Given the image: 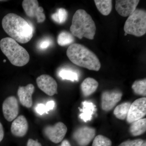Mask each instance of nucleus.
Returning a JSON list of instances; mask_svg holds the SVG:
<instances>
[{
  "instance_id": "f257e3e1",
  "label": "nucleus",
  "mask_w": 146,
  "mask_h": 146,
  "mask_svg": "<svg viewBox=\"0 0 146 146\" xmlns=\"http://www.w3.org/2000/svg\"><path fill=\"white\" fill-rule=\"evenodd\" d=\"M2 25L4 31L11 38L21 44L29 42L33 35V29L25 19L15 13L7 14Z\"/></svg>"
},
{
  "instance_id": "f03ea898",
  "label": "nucleus",
  "mask_w": 146,
  "mask_h": 146,
  "mask_svg": "<svg viewBox=\"0 0 146 146\" xmlns=\"http://www.w3.org/2000/svg\"><path fill=\"white\" fill-rule=\"evenodd\" d=\"M67 55L72 63L90 70L98 71L101 67L97 56L80 44L70 45L67 50Z\"/></svg>"
},
{
  "instance_id": "7ed1b4c3",
  "label": "nucleus",
  "mask_w": 146,
  "mask_h": 146,
  "mask_svg": "<svg viewBox=\"0 0 146 146\" xmlns=\"http://www.w3.org/2000/svg\"><path fill=\"white\" fill-rule=\"evenodd\" d=\"M70 30L73 36L93 40L96 34V24L92 17L84 9L77 10L73 16Z\"/></svg>"
},
{
  "instance_id": "20e7f679",
  "label": "nucleus",
  "mask_w": 146,
  "mask_h": 146,
  "mask_svg": "<svg viewBox=\"0 0 146 146\" xmlns=\"http://www.w3.org/2000/svg\"><path fill=\"white\" fill-rule=\"evenodd\" d=\"M0 48L12 65L18 67L29 63L30 56L26 50L11 37H5L0 41Z\"/></svg>"
},
{
  "instance_id": "39448f33",
  "label": "nucleus",
  "mask_w": 146,
  "mask_h": 146,
  "mask_svg": "<svg viewBox=\"0 0 146 146\" xmlns=\"http://www.w3.org/2000/svg\"><path fill=\"white\" fill-rule=\"evenodd\" d=\"M125 36L127 34L141 36L146 33V12L137 9L128 16L124 27Z\"/></svg>"
},
{
  "instance_id": "423d86ee",
  "label": "nucleus",
  "mask_w": 146,
  "mask_h": 146,
  "mask_svg": "<svg viewBox=\"0 0 146 146\" xmlns=\"http://www.w3.org/2000/svg\"><path fill=\"white\" fill-rule=\"evenodd\" d=\"M146 114V98L145 97L136 100L131 104L127 117L129 123L142 119Z\"/></svg>"
},
{
  "instance_id": "0eeeda50",
  "label": "nucleus",
  "mask_w": 146,
  "mask_h": 146,
  "mask_svg": "<svg viewBox=\"0 0 146 146\" xmlns=\"http://www.w3.org/2000/svg\"><path fill=\"white\" fill-rule=\"evenodd\" d=\"M22 6L27 16L31 18H35L38 23H43L46 19L44 13V9L39 6V3L36 0H24Z\"/></svg>"
},
{
  "instance_id": "6e6552de",
  "label": "nucleus",
  "mask_w": 146,
  "mask_h": 146,
  "mask_svg": "<svg viewBox=\"0 0 146 146\" xmlns=\"http://www.w3.org/2000/svg\"><path fill=\"white\" fill-rule=\"evenodd\" d=\"M67 127L63 123L59 122L54 126H48L44 129L45 135L54 143L57 144L63 141L67 133Z\"/></svg>"
},
{
  "instance_id": "1a4fd4ad",
  "label": "nucleus",
  "mask_w": 146,
  "mask_h": 146,
  "mask_svg": "<svg viewBox=\"0 0 146 146\" xmlns=\"http://www.w3.org/2000/svg\"><path fill=\"white\" fill-rule=\"evenodd\" d=\"M96 133V130L94 128L82 126L74 131L73 138L79 146H87L94 139Z\"/></svg>"
},
{
  "instance_id": "9d476101",
  "label": "nucleus",
  "mask_w": 146,
  "mask_h": 146,
  "mask_svg": "<svg viewBox=\"0 0 146 146\" xmlns=\"http://www.w3.org/2000/svg\"><path fill=\"white\" fill-rule=\"evenodd\" d=\"M3 112L4 117L9 122H11L17 118L19 113V105L16 97L7 98L3 104Z\"/></svg>"
},
{
  "instance_id": "9b49d317",
  "label": "nucleus",
  "mask_w": 146,
  "mask_h": 146,
  "mask_svg": "<svg viewBox=\"0 0 146 146\" xmlns=\"http://www.w3.org/2000/svg\"><path fill=\"white\" fill-rule=\"evenodd\" d=\"M122 93L118 91H105L101 96V106L103 110L108 112L112 109L121 99Z\"/></svg>"
},
{
  "instance_id": "f8f14e48",
  "label": "nucleus",
  "mask_w": 146,
  "mask_h": 146,
  "mask_svg": "<svg viewBox=\"0 0 146 146\" xmlns=\"http://www.w3.org/2000/svg\"><path fill=\"white\" fill-rule=\"evenodd\" d=\"M36 82L39 89L47 95L53 96L57 94V82L51 76L42 75L36 78Z\"/></svg>"
},
{
  "instance_id": "ddd939ff",
  "label": "nucleus",
  "mask_w": 146,
  "mask_h": 146,
  "mask_svg": "<svg viewBox=\"0 0 146 146\" xmlns=\"http://www.w3.org/2000/svg\"><path fill=\"white\" fill-rule=\"evenodd\" d=\"M139 2L138 0H117L115 9L121 16L127 17L136 10Z\"/></svg>"
},
{
  "instance_id": "4468645a",
  "label": "nucleus",
  "mask_w": 146,
  "mask_h": 146,
  "mask_svg": "<svg viewBox=\"0 0 146 146\" xmlns=\"http://www.w3.org/2000/svg\"><path fill=\"white\" fill-rule=\"evenodd\" d=\"M34 90V85L31 84L25 86H19L18 95L22 105L27 108L31 107L33 104L32 95Z\"/></svg>"
},
{
  "instance_id": "2eb2a0df",
  "label": "nucleus",
  "mask_w": 146,
  "mask_h": 146,
  "mask_svg": "<svg viewBox=\"0 0 146 146\" xmlns=\"http://www.w3.org/2000/svg\"><path fill=\"white\" fill-rule=\"evenodd\" d=\"M28 129V124L26 118L23 115L16 118L11 124V130L14 136L22 137L27 134Z\"/></svg>"
},
{
  "instance_id": "dca6fc26",
  "label": "nucleus",
  "mask_w": 146,
  "mask_h": 146,
  "mask_svg": "<svg viewBox=\"0 0 146 146\" xmlns=\"http://www.w3.org/2000/svg\"><path fill=\"white\" fill-rule=\"evenodd\" d=\"M82 104V108H79L80 111L82 112L79 117L84 121L86 122L92 119V115L96 110V106L93 103L86 101L83 102Z\"/></svg>"
},
{
  "instance_id": "f3484780",
  "label": "nucleus",
  "mask_w": 146,
  "mask_h": 146,
  "mask_svg": "<svg viewBox=\"0 0 146 146\" xmlns=\"http://www.w3.org/2000/svg\"><path fill=\"white\" fill-rule=\"evenodd\" d=\"M98 85V82L96 80L91 78H87L81 84L82 94L85 97L91 96L96 91Z\"/></svg>"
},
{
  "instance_id": "a211bd4d",
  "label": "nucleus",
  "mask_w": 146,
  "mask_h": 146,
  "mask_svg": "<svg viewBox=\"0 0 146 146\" xmlns=\"http://www.w3.org/2000/svg\"><path fill=\"white\" fill-rule=\"evenodd\" d=\"M129 131L130 134L133 136L142 135L146 130V119H141L131 123Z\"/></svg>"
},
{
  "instance_id": "6ab92c4d",
  "label": "nucleus",
  "mask_w": 146,
  "mask_h": 146,
  "mask_svg": "<svg viewBox=\"0 0 146 146\" xmlns=\"http://www.w3.org/2000/svg\"><path fill=\"white\" fill-rule=\"evenodd\" d=\"M96 6L99 11L104 16L109 15L112 9L111 0H95Z\"/></svg>"
},
{
  "instance_id": "aec40b11",
  "label": "nucleus",
  "mask_w": 146,
  "mask_h": 146,
  "mask_svg": "<svg viewBox=\"0 0 146 146\" xmlns=\"http://www.w3.org/2000/svg\"><path fill=\"white\" fill-rule=\"evenodd\" d=\"M131 104L130 102H126L115 108L114 114L116 117L120 120H124L127 118Z\"/></svg>"
},
{
  "instance_id": "412c9836",
  "label": "nucleus",
  "mask_w": 146,
  "mask_h": 146,
  "mask_svg": "<svg viewBox=\"0 0 146 146\" xmlns=\"http://www.w3.org/2000/svg\"><path fill=\"white\" fill-rule=\"evenodd\" d=\"M74 41V36L68 32H62L58 36V44L61 46H64L72 44Z\"/></svg>"
},
{
  "instance_id": "4be33fe9",
  "label": "nucleus",
  "mask_w": 146,
  "mask_h": 146,
  "mask_svg": "<svg viewBox=\"0 0 146 146\" xmlns=\"http://www.w3.org/2000/svg\"><path fill=\"white\" fill-rule=\"evenodd\" d=\"M131 88L135 94L139 95V96H146V79H144L142 80H136L133 82Z\"/></svg>"
},
{
  "instance_id": "5701e85b",
  "label": "nucleus",
  "mask_w": 146,
  "mask_h": 146,
  "mask_svg": "<svg viewBox=\"0 0 146 146\" xmlns=\"http://www.w3.org/2000/svg\"><path fill=\"white\" fill-rule=\"evenodd\" d=\"M68 11L64 8H61L58 9L56 13L52 15V18L54 22L58 24H63L68 18Z\"/></svg>"
},
{
  "instance_id": "b1692460",
  "label": "nucleus",
  "mask_w": 146,
  "mask_h": 146,
  "mask_svg": "<svg viewBox=\"0 0 146 146\" xmlns=\"http://www.w3.org/2000/svg\"><path fill=\"white\" fill-rule=\"evenodd\" d=\"M58 75L63 80H67L73 82L78 80V74L71 70L62 69L59 72Z\"/></svg>"
},
{
  "instance_id": "393cba45",
  "label": "nucleus",
  "mask_w": 146,
  "mask_h": 146,
  "mask_svg": "<svg viewBox=\"0 0 146 146\" xmlns=\"http://www.w3.org/2000/svg\"><path fill=\"white\" fill-rule=\"evenodd\" d=\"M112 141L107 137L99 135L96 136L92 146H112Z\"/></svg>"
},
{
  "instance_id": "a878e982",
  "label": "nucleus",
  "mask_w": 146,
  "mask_h": 146,
  "mask_svg": "<svg viewBox=\"0 0 146 146\" xmlns=\"http://www.w3.org/2000/svg\"><path fill=\"white\" fill-rule=\"evenodd\" d=\"M144 141L141 139L129 140L123 142L118 146H141Z\"/></svg>"
},
{
  "instance_id": "bb28decb",
  "label": "nucleus",
  "mask_w": 146,
  "mask_h": 146,
  "mask_svg": "<svg viewBox=\"0 0 146 146\" xmlns=\"http://www.w3.org/2000/svg\"><path fill=\"white\" fill-rule=\"evenodd\" d=\"M51 44V41L48 39H45L39 42L38 47L39 49L44 50L50 47Z\"/></svg>"
},
{
  "instance_id": "cd10ccee",
  "label": "nucleus",
  "mask_w": 146,
  "mask_h": 146,
  "mask_svg": "<svg viewBox=\"0 0 146 146\" xmlns=\"http://www.w3.org/2000/svg\"><path fill=\"white\" fill-rule=\"evenodd\" d=\"M36 111L38 114L41 115H43L45 113L48 114L46 109V106L43 104H39L36 106Z\"/></svg>"
},
{
  "instance_id": "c85d7f7f",
  "label": "nucleus",
  "mask_w": 146,
  "mask_h": 146,
  "mask_svg": "<svg viewBox=\"0 0 146 146\" xmlns=\"http://www.w3.org/2000/svg\"><path fill=\"white\" fill-rule=\"evenodd\" d=\"M46 106V109L47 113L53 109L54 107L55 102L54 101H50L48 102L45 105Z\"/></svg>"
},
{
  "instance_id": "c756f323",
  "label": "nucleus",
  "mask_w": 146,
  "mask_h": 146,
  "mask_svg": "<svg viewBox=\"0 0 146 146\" xmlns=\"http://www.w3.org/2000/svg\"><path fill=\"white\" fill-rule=\"evenodd\" d=\"M27 146H42V145L39 142L35 141L32 139H29L28 141Z\"/></svg>"
},
{
  "instance_id": "7c9ffc66",
  "label": "nucleus",
  "mask_w": 146,
  "mask_h": 146,
  "mask_svg": "<svg viewBox=\"0 0 146 146\" xmlns=\"http://www.w3.org/2000/svg\"><path fill=\"white\" fill-rule=\"evenodd\" d=\"M4 136V131L2 124L0 122V143L2 141Z\"/></svg>"
},
{
  "instance_id": "2f4dec72",
  "label": "nucleus",
  "mask_w": 146,
  "mask_h": 146,
  "mask_svg": "<svg viewBox=\"0 0 146 146\" xmlns=\"http://www.w3.org/2000/svg\"><path fill=\"white\" fill-rule=\"evenodd\" d=\"M59 146H71V145L69 141L67 140H65L62 141L61 144Z\"/></svg>"
},
{
  "instance_id": "473e14b6",
  "label": "nucleus",
  "mask_w": 146,
  "mask_h": 146,
  "mask_svg": "<svg viewBox=\"0 0 146 146\" xmlns=\"http://www.w3.org/2000/svg\"><path fill=\"white\" fill-rule=\"evenodd\" d=\"M141 146H146V142L145 141H144L143 143L142 144Z\"/></svg>"
},
{
  "instance_id": "72a5a7b5",
  "label": "nucleus",
  "mask_w": 146,
  "mask_h": 146,
  "mask_svg": "<svg viewBox=\"0 0 146 146\" xmlns=\"http://www.w3.org/2000/svg\"><path fill=\"white\" fill-rule=\"evenodd\" d=\"M3 62H6V60H4Z\"/></svg>"
}]
</instances>
